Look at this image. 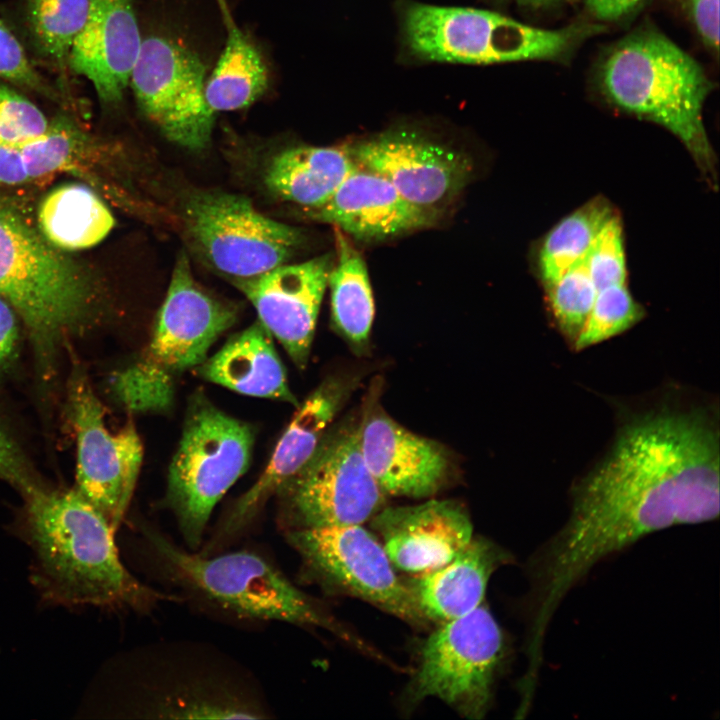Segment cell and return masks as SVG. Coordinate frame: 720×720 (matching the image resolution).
I'll list each match as a JSON object with an SVG mask.
<instances>
[{"label": "cell", "instance_id": "cell-1", "mask_svg": "<svg viewBox=\"0 0 720 720\" xmlns=\"http://www.w3.org/2000/svg\"><path fill=\"white\" fill-rule=\"evenodd\" d=\"M719 430L703 408L634 417L572 490L567 522L532 555L529 592L547 610L602 559L641 538L719 516Z\"/></svg>", "mask_w": 720, "mask_h": 720}, {"label": "cell", "instance_id": "cell-2", "mask_svg": "<svg viewBox=\"0 0 720 720\" xmlns=\"http://www.w3.org/2000/svg\"><path fill=\"white\" fill-rule=\"evenodd\" d=\"M15 534L32 552L31 579L48 605L149 612L178 595L144 585L120 560L115 531L75 488L41 484L22 495Z\"/></svg>", "mask_w": 720, "mask_h": 720}, {"label": "cell", "instance_id": "cell-3", "mask_svg": "<svg viewBox=\"0 0 720 720\" xmlns=\"http://www.w3.org/2000/svg\"><path fill=\"white\" fill-rule=\"evenodd\" d=\"M142 538L144 550L161 578L203 607L239 620L281 621L327 629L373 652L256 552L203 555L183 549L149 528L142 529Z\"/></svg>", "mask_w": 720, "mask_h": 720}, {"label": "cell", "instance_id": "cell-4", "mask_svg": "<svg viewBox=\"0 0 720 720\" xmlns=\"http://www.w3.org/2000/svg\"><path fill=\"white\" fill-rule=\"evenodd\" d=\"M599 83L616 107L669 130L715 181V154L703 123L712 83L691 55L659 31H635L608 52Z\"/></svg>", "mask_w": 720, "mask_h": 720}, {"label": "cell", "instance_id": "cell-5", "mask_svg": "<svg viewBox=\"0 0 720 720\" xmlns=\"http://www.w3.org/2000/svg\"><path fill=\"white\" fill-rule=\"evenodd\" d=\"M0 296L24 320L34 346L47 358L81 331L96 305L89 273L64 256L12 203L0 199Z\"/></svg>", "mask_w": 720, "mask_h": 720}, {"label": "cell", "instance_id": "cell-6", "mask_svg": "<svg viewBox=\"0 0 720 720\" xmlns=\"http://www.w3.org/2000/svg\"><path fill=\"white\" fill-rule=\"evenodd\" d=\"M403 29L419 58L479 65L559 58L595 32L586 25L542 29L489 10L420 3L405 10Z\"/></svg>", "mask_w": 720, "mask_h": 720}, {"label": "cell", "instance_id": "cell-7", "mask_svg": "<svg viewBox=\"0 0 720 720\" xmlns=\"http://www.w3.org/2000/svg\"><path fill=\"white\" fill-rule=\"evenodd\" d=\"M253 444L249 424L202 394L190 401L165 496L188 550L197 551L215 505L248 469Z\"/></svg>", "mask_w": 720, "mask_h": 720}, {"label": "cell", "instance_id": "cell-8", "mask_svg": "<svg viewBox=\"0 0 720 720\" xmlns=\"http://www.w3.org/2000/svg\"><path fill=\"white\" fill-rule=\"evenodd\" d=\"M275 495L284 532L361 525L380 511L385 497L365 463L354 422L327 430L311 458Z\"/></svg>", "mask_w": 720, "mask_h": 720}, {"label": "cell", "instance_id": "cell-9", "mask_svg": "<svg viewBox=\"0 0 720 720\" xmlns=\"http://www.w3.org/2000/svg\"><path fill=\"white\" fill-rule=\"evenodd\" d=\"M505 655L504 633L481 604L441 623L426 639L409 696L413 702L436 697L462 716L480 719L488 711Z\"/></svg>", "mask_w": 720, "mask_h": 720}, {"label": "cell", "instance_id": "cell-10", "mask_svg": "<svg viewBox=\"0 0 720 720\" xmlns=\"http://www.w3.org/2000/svg\"><path fill=\"white\" fill-rule=\"evenodd\" d=\"M183 218L194 249L229 279L253 277L287 263L304 240L299 229L261 214L236 194L194 193Z\"/></svg>", "mask_w": 720, "mask_h": 720}, {"label": "cell", "instance_id": "cell-11", "mask_svg": "<svg viewBox=\"0 0 720 720\" xmlns=\"http://www.w3.org/2000/svg\"><path fill=\"white\" fill-rule=\"evenodd\" d=\"M285 537L322 583L410 624L426 625L409 585L396 575L383 545L361 525L290 530Z\"/></svg>", "mask_w": 720, "mask_h": 720}, {"label": "cell", "instance_id": "cell-12", "mask_svg": "<svg viewBox=\"0 0 720 720\" xmlns=\"http://www.w3.org/2000/svg\"><path fill=\"white\" fill-rule=\"evenodd\" d=\"M68 410L77 443L76 490L91 503L116 532L132 498L143 448L129 421L111 432L104 407L88 377L76 368L68 388Z\"/></svg>", "mask_w": 720, "mask_h": 720}, {"label": "cell", "instance_id": "cell-13", "mask_svg": "<svg viewBox=\"0 0 720 720\" xmlns=\"http://www.w3.org/2000/svg\"><path fill=\"white\" fill-rule=\"evenodd\" d=\"M205 83L193 51L162 36L142 40L129 80L137 103L170 141L190 150L207 146L214 124Z\"/></svg>", "mask_w": 720, "mask_h": 720}, {"label": "cell", "instance_id": "cell-14", "mask_svg": "<svg viewBox=\"0 0 720 720\" xmlns=\"http://www.w3.org/2000/svg\"><path fill=\"white\" fill-rule=\"evenodd\" d=\"M356 163L387 179L411 203L431 211L469 183L473 161L465 152L412 129H392L347 145Z\"/></svg>", "mask_w": 720, "mask_h": 720}, {"label": "cell", "instance_id": "cell-15", "mask_svg": "<svg viewBox=\"0 0 720 720\" xmlns=\"http://www.w3.org/2000/svg\"><path fill=\"white\" fill-rule=\"evenodd\" d=\"M237 318L236 307L215 298L199 285L186 253L182 252L149 345L136 363L174 381L178 374L202 364L213 343Z\"/></svg>", "mask_w": 720, "mask_h": 720}, {"label": "cell", "instance_id": "cell-16", "mask_svg": "<svg viewBox=\"0 0 720 720\" xmlns=\"http://www.w3.org/2000/svg\"><path fill=\"white\" fill-rule=\"evenodd\" d=\"M333 263L332 256L325 254L297 264L285 263L253 277L230 279L299 368H305L309 359Z\"/></svg>", "mask_w": 720, "mask_h": 720}, {"label": "cell", "instance_id": "cell-17", "mask_svg": "<svg viewBox=\"0 0 720 720\" xmlns=\"http://www.w3.org/2000/svg\"><path fill=\"white\" fill-rule=\"evenodd\" d=\"M348 392V383L330 377L297 407L265 470L236 501L217 536L201 553L212 554L224 541L232 539L234 534L251 522L270 496L275 495L284 483L300 471L315 452Z\"/></svg>", "mask_w": 720, "mask_h": 720}, {"label": "cell", "instance_id": "cell-18", "mask_svg": "<svg viewBox=\"0 0 720 720\" xmlns=\"http://www.w3.org/2000/svg\"><path fill=\"white\" fill-rule=\"evenodd\" d=\"M359 440L365 463L385 495L424 498L447 480L445 449L407 430L378 406L366 409Z\"/></svg>", "mask_w": 720, "mask_h": 720}, {"label": "cell", "instance_id": "cell-19", "mask_svg": "<svg viewBox=\"0 0 720 720\" xmlns=\"http://www.w3.org/2000/svg\"><path fill=\"white\" fill-rule=\"evenodd\" d=\"M372 525L393 566L417 575L446 564L473 538L468 514L450 500L388 507Z\"/></svg>", "mask_w": 720, "mask_h": 720}, {"label": "cell", "instance_id": "cell-20", "mask_svg": "<svg viewBox=\"0 0 720 720\" xmlns=\"http://www.w3.org/2000/svg\"><path fill=\"white\" fill-rule=\"evenodd\" d=\"M142 40L133 0H90L68 67L90 81L104 104H117L129 84Z\"/></svg>", "mask_w": 720, "mask_h": 720}, {"label": "cell", "instance_id": "cell-21", "mask_svg": "<svg viewBox=\"0 0 720 720\" xmlns=\"http://www.w3.org/2000/svg\"><path fill=\"white\" fill-rule=\"evenodd\" d=\"M311 216L363 241L385 240L433 225L438 212L405 199L381 175L359 166Z\"/></svg>", "mask_w": 720, "mask_h": 720}, {"label": "cell", "instance_id": "cell-22", "mask_svg": "<svg viewBox=\"0 0 720 720\" xmlns=\"http://www.w3.org/2000/svg\"><path fill=\"white\" fill-rule=\"evenodd\" d=\"M510 557L484 538L472 540L449 562L408 584L428 620L444 623L482 604L491 575Z\"/></svg>", "mask_w": 720, "mask_h": 720}, {"label": "cell", "instance_id": "cell-23", "mask_svg": "<svg viewBox=\"0 0 720 720\" xmlns=\"http://www.w3.org/2000/svg\"><path fill=\"white\" fill-rule=\"evenodd\" d=\"M197 368V374L240 394L299 406L289 388L273 336L258 320L234 334Z\"/></svg>", "mask_w": 720, "mask_h": 720}, {"label": "cell", "instance_id": "cell-24", "mask_svg": "<svg viewBox=\"0 0 720 720\" xmlns=\"http://www.w3.org/2000/svg\"><path fill=\"white\" fill-rule=\"evenodd\" d=\"M359 165L347 145L300 146L281 151L269 162L265 184L284 200L310 209L324 205Z\"/></svg>", "mask_w": 720, "mask_h": 720}, {"label": "cell", "instance_id": "cell-25", "mask_svg": "<svg viewBox=\"0 0 720 720\" xmlns=\"http://www.w3.org/2000/svg\"><path fill=\"white\" fill-rule=\"evenodd\" d=\"M226 29L224 49L205 83L206 102L215 114L248 107L268 87L266 64L237 25L227 0H216Z\"/></svg>", "mask_w": 720, "mask_h": 720}, {"label": "cell", "instance_id": "cell-26", "mask_svg": "<svg viewBox=\"0 0 720 720\" xmlns=\"http://www.w3.org/2000/svg\"><path fill=\"white\" fill-rule=\"evenodd\" d=\"M38 230L56 249L80 250L100 243L112 230L114 217L87 186L64 184L41 201Z\"/></svg>", "mask_w": 720, "mask_h": 720}, {"label": "cell", "instance_id": "cell-27", "mask_svg": "<svg viewBox=\"0 0 720 720\" xmlns=\"http://www.w3.org/2000/svg\"><path fill=\"white\" fill-rule=\"evenodd\" d=\"M337 261L328 278L331 313L336 329L356 347L366 345L373 319L374 300L361 254L337 228Z\"/></svg>", "mask_w": 720, "mask_h": 720}, {"label": "cell", "instance_id": "cell-28", "mask_svg": "<svg viewBox=\"0 0 720 720\" xmlns=\"http://www.w3.org/2000/svg\"><path fill=\"white\" fill-rule=\"evenodd\" d=\"M614 213L609 201L598 196L565 216L546 234L537 262L543 285L585 260L600 229Z\"/></svg>", "mask_w": 720, "mask_h": 720}, {"label": "cell", "instance_id": "cell-29", "mask_svg": "<svg viewBox=\"0 0 720 720\" xmlns=\"http://www.w3.org/2000/svg\"><path fill=\"white\" fill-rule=\"evenodd\" d=\"M90 0H27V20L41 55L60 71L68 67L72 46L82 31Z\"/></svg>", "mask_w": 720, "mask_h": 720}, {"label": "cell", "instance_id": "cell-30", "mask_svg": "<svg viewBox=\"0 0 720 720\" xmlns=\"http://www.w3.org/2000/svg\"><path fill=\"white\" fill-rule=\"evenodd\" d=\"M89 138L71 119L63 116L49 122L44 134L15 145L22 157L29 179L57 172L80 171Z\"/></svg>", "mask_w": 720, "mask_h": 720}, {"label": "cell", "instance_id": "cell-31", "mask_svg": "<svg viewBox=\"0 0 720 720\" xmlns=\"http://www.w3.org/2000/svg\"><path fill=\"white\" fill-rule=\"evenodd\" d=\"M553 321L568 344L574 347L591 313L597 288L584 261L544 285Z\"/></svg>", "mask_w": 720, "mask_h": 720}, {"label": "cell", "instance_id": "cell-32", "mask_svg": "<svg viewBox=\"0 0 720 720\" xmlns=\"http://www.w3.org/2000/svg\"><path fill=\"white\" fill-rule=\"evenodd\" d=\"M645 311L624 284H615L597 291L596 298L573 349L581 351L604 342L635 326Z\"/></svg>", "mask_w": 720, "mask_h": 720}, {"label": "cell", "instance_id": "cell-33", "mask_svg": "<svg viewBox=\"0 0 720 720\" xmlns=\"http://www.w3.org/2000/svg\"><path fill=\"white\" fill-rule=\"evenodd\" d=\"M584 263L597 291L610 285L626 283L623 226L616 212L600 229Z\"/></svg>", "mask_w": 720, "mask_h": 720}, {"label": "cell", "instance_id": "cell-34", "mask_svg": "<svg viewBox=\"0 0 720 720\" xmlns=\"http://www.w3.org/2000/svg\"><path fill=\"white\" fill-rule=\"evenodd\" d=\"M49 121L43 112L17 91L0 84V138L13 145L44 134Z\"/></svg>", "mask_w": 720, "mask_h": 720}, {"label": "cell", "instance_id": "cell-35", "mask_svg": "<svg viewBox=\"0 0 720 720\" xmlns=\"http://www.w3.org/2000/svg\"><path fill=\"white\" fill-rule=\"evenodd\" d=\"M0 78L54 101L62 95L35 69L23 46L0 19Z\"/></svg>", "mask_w": 720, "mask_h": 720}, {"label": "cell", "instance_id": "cell-36", "mask_svg": "<svg viewBox=\"0 0 720 720\" xmlns=\"http://www.w3.org/2000/svg\"><path fill=\"white\" fill-rule=\"evenodd\" d=\"M0 478L17 488L21 495L42 484L21 450L1 427Z\"/></svg>", "mask_w": 720, "mask_h": 720}, {"label": "cell", "instance_id": "cell-37", "mask_svg": "<svg viewBox=\"0 0 720 720\" xmlns=\"http://www.w3.org/2000/svg\"><path fill=\"white\" fill-rule=\"evenodd\" d=\"M690 13L704 43L717 51L719 45V0H690Z\"/></svg>", "mask_w": 720, "mask_h": 720}, {"label": "cell", "instance_id": "cell-38", "mask_svg": "<svg viewBox=\"0 0 720 720\" xmlns=\"http://www.w3.org/2000/svg\"><path fill=\"white\" fill-rule=\"evenodd\" d=\"M28 180L18 148L0 138V183L17 185Z\"/></svg>", "mask_w": 720, "mask_h": 720}, {"label": "cell", "instance_id": "cell-39", "mask_svg": "<svg viewBox=\"0 0 720 720\" xmlns=\"http://www.w3.org/2000/svg\"><path fill=\"white\" fill-rule=\"evenodd\" d=\"M15 310L0 296V364L6 361L14 350L18 337Z\"/></svg>", "mask_w": 720, "mask_h": 720}, {"label": "cell", "instance_id": "cell-40", "mask_svg": "<svg viewBox=\"0 0 720 720\" xmlns=\"http://www.w3.org/2000/svg\"><path fill=\"white\" fill-rule=\"evenodd\" d=\"M644 0H586L589 12L598 20L615 21L634 11Z\"/></svg>", "mask_w": 720, "mask_h": 720}, {"label": "cell", "instance_id": "cell-41", "mask_svg": "<svg viewBox=\"0 0 720 720\" xmlns=\"http://www.w3.org/2000/svg\"><path fill=\"white\" fill-rule=\"evenodd\" d=\"M519 5L529 9L538 10L560 5L569 0H516Z\"/></svg>", "mask_w": 720, "mask_h": 720}]
</instances>
